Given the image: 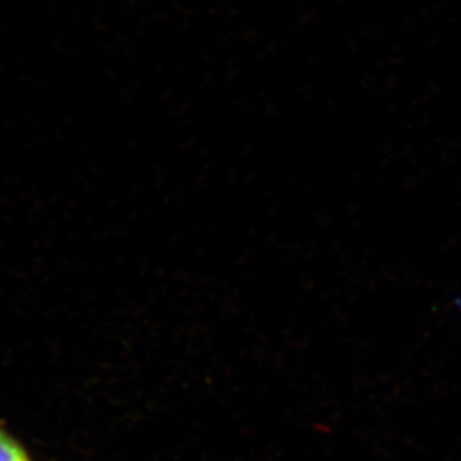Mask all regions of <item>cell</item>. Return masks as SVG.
I'll use <instances>...</instances> for the list:
<instances>
[{"label":"cell","instance_id":"1","mask_svg":"<svg viewBox=\"0 0 461 461\" xmlns=\"http://www.w3.org/2000/svg\"><path fill=\"white\" fill-rule=\"evenodd\" d=\"M0 461H38L31 448L0 421Z\"/></svg>","mask_w":461,"mask_h":461}]
</instances>
